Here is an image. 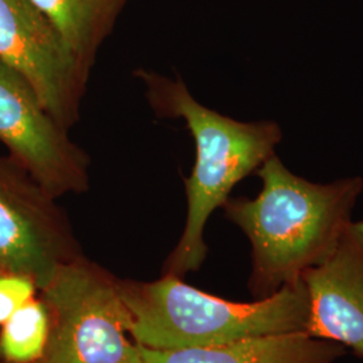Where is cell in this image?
<instances>
[{
	"instance_id": "2",
	"label": "cell",
	"mask_w": 363,
	"mask_h": 363,
	"mask_svg": "<svg viewBox=\"0 0 363 363\" xmlns=\"http://www.w3.org/2000/svg\"><path fill=\"white\" fill-rule=\"evenodd\" d=\"M154 113L181 118L195 143V162L184 178L187 216L184 229L164 267V274L183 277L198 271L208 255L205 228L223 208L234 187L256 174L283 139L276 121H240L201 104L179 77L136 70Z\"/></svg>"
},
{
	"instance_id": "10",
	"label": "cell",
	"mask_w": 363,
	"mask_h": 363,
	"mask_svg": "<svg viewBox=\"0 0 363 363\" xmlns=\"http://www.w3.org/2000/svg\"><path fill=\"white\" fill-rule=\"evenodd\" d=\"M128 0H33L65 39L81 65L91 72Z\"/></svg>"
},
{
	"instance_id": "1",
	"label": "cell",
	"mask_w": 363,
	"mask_h": 363,
	"mask_svg": "<svg viewBox=\"0 0 363 363\" xmlns=\"http://www.w3.org/2000/svg\"><path fill=\"white\" fill-rule=\"evenodd\" d=\"M255 198H229L226 218L252 247L250 292L256 300L298 284L301 274L335 249L352 222L363 191L361 177L313 183L294 174L276 154L256 171Z\"/></svg>"
},
{
	"instance_id": "12",
	"label": "cell",
	"mask_w": 363,
	"mask_h": 363,
	"mask_svg": "<svg viewBox=\"0 0 363 363\" xmlns=\"http://www.w3.org/2000/svg\"><path fill=\"white\" fill-rule=\"evenodd\" d=\"M38 286L23 274L0 269V328L30 298L35 296Z\"/></svg>"
},
{
	"instance_id": "11",
	"label": "cell",
	"mask_w": 363,
	"mask_h": 363,
	"mask_svg": "<svg viewBox=\"0 0 363 363\" xmlns=\"http://www.w3.org/2000/svg\"><path fill=\"white\" fill-rule=\"evenodd\" d=\"M50 313L42 298H30L0 328V358L6 363H39L49 340Z\"/></svg>"
},
{
	"instance_id": "7",
	"label": "cell",
	"mask_w": 363,
	"mask_h": 363,
	"mask_svg": "<svg viewBox=\"0 0 363 363\" xmlns=\"http://www.w3.org/2000/svg\"><path fill=\"white\" fill-rule=\"evenodd\" d=\"M0 142L54 198L89 189L88 154L45 109L26 79L1 61Z\"/></svg>"
},
{
	"instance_id": "8",
	"label": "cell",
	"mask_w": 363,
	"mask_h": 363,
	"mask_svg": "<svg viewBox=\"0 0 363 363\" xmlns=\"http://www.w3.org/2000/svg\"><path fill=\"white\" fill-rule=\"evenodd\" d=\"M310 304L307 334L363 358V220H352L335 249L301 274Z\"/></svg>"
},
{
	"instance_id": "4",
	"label": "cell",
	"mask_w": 363,
	"mask_h": 363,
	"mask_svg": "<svg viewBox=\"0 0 363 363\" xmlns=\"http://www.w3.org/2000/svg\"><path fill=\"white\" fill-rule=\"evenodd\" d=\"M50 334L39 363H143L120 280L85 256L61 264L40 289Z\"/></svg>"
},
{
	"instance_id": "3",
	"label": "cell",
	"mask_w": 363,
	"mask_h": 363,
	"mask_svg": "<svg viewBox=\"0 0 363 363\" xmlns=\"http://www.w3.org/2000/svg\"><path fill=\"white\" fill-rule=\"evenodd\" d=\"M120 291L130 311V335L140 346L155 350L306 333L310 318L301 280L250 303L208 295L171 274L151 283L120 281Z\"/></svg>"
},
{
	"instance_id": "9",
	"label": "cell",
	"mask_w": 363,
	"mask_h": 363,
	"mask_svg": "<svg viewBox=\"0 0 363 363\" xmlns=\"http://www.w3.org/2000/svg\"><path fill=\"white\" fill-rule=\"evenodd\" d=\"M347 349L307 333L250 337L208 347L155 350L142 346L143 363H335Z\"/></svg>"
},
{
	"instance_id": "6",
	"label": "cell",
	"mask_w": 363,
	"mask_h": 363,
	"mask_svg": "<svg viewBox=\"0 0 363 363\" xmlns=\"http://www.w3.org/2000/svg\"><path fill=\"white\" fill-rule=\"evenodd\" d=\"M0 61L26 79L64 128L77 124L91 72L33 0H0Z\"/></svg>"
},
{
	"instance_id": "5",
	"label": "cell",
	"mask_w": 363,
	"mask_h": 363,
	"mask_svg": "<svg viewBox=\"0 0 363 363\" xmlns=\"http://www.w3.org/2000/svg\"><path fill=\"white\" fill-rule=\"evenodd\" d=\"M79 255L57 198L11 156H0V269L30 277L40 291Z\"/></svg>"
}]
</instances>
